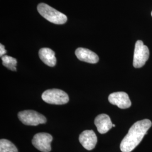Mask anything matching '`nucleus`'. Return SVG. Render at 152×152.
<instances>
[{
	"instance_id": "nucleus-1",
	"label": "nucleus",
	"mask_w": 152,
	"mask_h": 152,
	"mask_svg": "<svg viewBox=\"0 0 152 152\" xmlns=\"http://www.w3.org/2000/svg\"><path fill=\"white\" fill-rule=\"evenodd\" d=\"M152 125V122L147 119L135 122L121 141V151L122 152H132L140 143Z\"/></svg>"
},
{
	"instance_id": "nucleus-2",
	"label": "nucleus",
	"mask_w": 152,
	"mask_h": 152,
	"mask_svg": "<svg viewBox=\"0 0 152 152\" xmlns=\"http://www.w3.org/2000/svg\"><path fill=\"white\" fill-rule=\"evenodd\" d=\"M38 12L48 21L56 24H63L67 21V17L53 7L41 3L37 6Z\"/></svg>"
},
{
	"instance_id": "nucleus-3",
	"label": "nucleus",
	"mask_w": 152,
	"mask_h": 152,
	"mask_svg": "<svg viewBox=\"0 0 152 152\" xmlns=\"http://www.w3.org/2000/svg\"><path fill=\"white\" fill-rule=\"evenodd\" d=\"M42 99L47 103L55 105H63L69 102L68 94L59 89H50L44 91Z\"/></svg>"
},
{
	"instance_id": "nucleus-4",
	"label": "nucleus",
	"mask_w": 152,
	"mask_h": 152,
	"mask_svg": "<svg viewBox=\"0 0 152 152\" xmlns=\"http://www.w3.org/2000/svg\"><path fill=\"white\" fill-rule=\"evenodd\" d=\"M18 118L23 124L28 126H37L45 124L47 121L42 114L32 110H26L18 113Z\"/></svg>"
},
{
	"instance_id": "nucleus-5",
	"label": "nucleus",
	"mask_w": 152,
	"mask_h": 152,
	"mask_svg": "<svg viewBox=\"0 0 152 152\" xmlns=\"http://www.w3.org/2000/svg\"><path fill=\"white\" fill-rule=\"evenodd\" d=\"M149 57V50L141 40L136 41L135 46L133 66L136 68H140L146 63Z\"/></svg>"
},
{
	"instance_id": "nucleus-6",
	"label": "nucleus",
	"mask_w": 152,
	"mask_h": 152,
	"mask_svg": "<svg viewBox=\"0 0 152 152\" xmlns=\"http://www.w3.org/2000/svg\"><path fill=\"white\" fill-rule=\"evenodd\" d=\"M53 141V136L50 134L41 132L36 134L32 139L33 146L39 151L49 152L51 150V142Z\"/></svg>"
},
{
	"instance_id": "nucleus-7",
	"label": "nucleus",
	"mask_w": 152,
	"mask_h": 152,
	"mask_svg": "<svg viewBox=\"0 0 152 152\" xmlns=\"http://www.w3.org/2000/svg\"><path fill=\"white\" fill-rule=\"evenodd\" d=\"M108 100L110 103L121 109L129 108L131 105L129 96L125 92H113L109 95Z\"/></svg>"
},
{
	"instance_id": "nucleus-8",
	"label": "nucleus",
	"mask_w": 152,
	"mask_h": 152,
	"mask_svg": "<svg viewBox=\"0 0 152 152\" xmlns=\"http://www.w3.org/2000/svg\"><path fill=\"white\" fill-rule=\"evenodd\" d=\"M79 141L83 148L88 151H91L96 146L98 138L94 131L85 130L80 134Z\"/></svg>"
},
{
	"instance_id": "nucleus-9",
	"label": "nucleus",
	"mask_w": 152,
	"mask_h": 152,
	"mask_svg": "<svg viewBox=\"0 0 152 152\" xmlns=\"http://www.w3.org/2000/svg\"><path fill=\"white\" fill-rule=\"evenodd\" d=\"M94 124L97 127L98 132L102 134L107 133L113 127V124L107 114H99L96 117Z\"/></svg>"
},
{
	"instance_id": "nucleus-10",
	"label": "nucleus",
	"mask_w": 152,
	"mask_h": 152,
	"mask_svg": "<svg viewBox=\"0 0 152 152\" xmlns=\"http://www.w3.org/2000/svg\"><path fill=\"white\" fill-rule=\"evenodd\" d=\"M75 54L79 60L91 64L97 63L99 59L98 55L92 51L85 48H78L76 50Z\"/></svg>"
},
{
	"instance_id": "nucleus-11",
	"label": "nucleus",
	"mask_w": 152,
	"mask_h": 152,
	"mask_svg": "<svg viewBox=\"0 0 152 152\" xmlns=\"http://www.w3.org/2000/svg\"><path fill=\"white\" fill-rule=\"evenodd\" d=\"M39 56L44 63L49 66H54L56 58L54 51L49 48H42L39 51Z\"/></svg>"
},
{
	"instance_id": "nucleus-12",
	"label": "nucleus",
	"mask_w": 152,
	"mask_h": 152,
	"mask_svg": "<svg viewBox=\"0 0 152 152\" xmlns=\"http://www.w3.org/2000/svg\"><path fill=\"white\" fill-rule=\"evenodd\" d=\"M0 152H18V151L11 141L6 139L0 140Z\"/></svg>"
},
{
	"instance_id": "nucleus-13",
	"label": "nucleus",
	"mask_w": 152,
	"mask_h": 152,
	"mask_svg": "<svg viewBox=\"0 0 152 152\" xmlns=\"http://www.w3.org/2000/svg\"><path fill=\"white\" fill-rule=\"evenodd\" d=\"M2 64L7 68L12 71H16L17 60L16 59L7 55H4L2 57Z\"/></svg>"
},
{
	"instance_id": "nucleus-14",
	"label": "nucleus",
	"mask_w": 152,
	"mask_h": 152,
	"mask_svg": "<svg viewBox=\"0 0 152 152\" xmlns=\"http://www.w3.org/2000/svg\"><path fill=\"white\" fill-rule=\"evenodd\" d=\"M7 51L5 49V46L3 45L0 44V56L2 57L3 56L5 55Z\"/></svg>"
},
{
	"instance_id": "nucleus-15",
	"label": "nucleus",
	"mask_w": 152,
	"mask_h": 152,
	"mask_svg": "<svg viewBox=\"0 0 152 152\" xmlns=\"http://www.w3.org/2000/svg\"><path fill=\"white\" fill-rule=\"evenodd\" d=\"M115 125L113 124V127H115Z\"/></svg>"
},
{
	"instance_id": "nucleus-16",
	"label": "nucleus",
	"mask_w": 152,
	"mask_h": 152,
	"mask_svg": "<svg viewBox=\"0 0 152 152\" xmlns=\"http://www.w3.org/2000/svg\"><path fill=\"white\" fill-rule=\"evenodd\" d=\"M151 14H152V13H151Z\"/></svg>"
}]
</instances>
